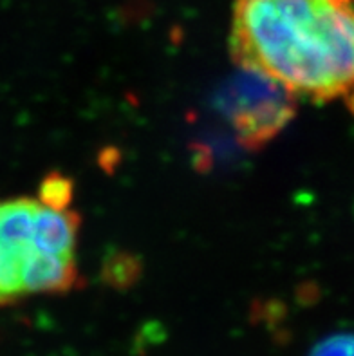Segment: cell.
Wrapping results in <instances>:
<instances>
[{"label":"cell","instance_id":"obj_1","mask_svg":"<svg viewBox=\"0 0 354 356\" xmlns=\"http://www.w3.org/2000/svg\"><path fill=\"white\" fill-rule=\"evenodd\" d=\"M230 54L296 98L354 90V0H235Z\"/></svg>","mask_w":354,"mask_h":356},{"label":"cell","instance_id":"obj_2","mask_svg":"<svg viewBox=\"0 0 354 356\" xmlns=\"http://www.w3.org/2000/svg\"><path fill=\"white\" fill-rule=\"evenodd\" d=\"M78 243L65 177L49 176L35 195L0 197V307L77 288Z\"/></svg>","mask_w":354,"mask_h":356},{"label":"cell","instance_id":"obj_3","mask_svg":"<svg viewBox=\"0 0 354 356\" xmlns=\"http://www.w3.org/2000/svg\"><path fill=\"white\" fill-rule=\"evenodd\" d=\"M296 102V96L275 81L241 69V74L226 87L223 107L237 140L257 149L291 122Z\"/></svg>","mask_w":354,"mask_h":356},{"label":"cell","instance_id":"obj_4","mask_svg":"<svg viewBox=\"0 0 354 356\" xmlns=\"http://www.w3.org/2000/svg\"><path fill=\"white\" fill-rule=\"evenodd\" d=\"M311 356H354V334H332L320 342Z\"/></svg>","mask_w":354,"mask_h":356},{"label":"cell","instance_id":"obj_5","mask_svg":"<svg viewBox=\"0 0 354 356\" xmlns=\"http://www.w3.org/2000/svg\"><path fill=\"white\" fill-rule=\"evenodd\" d=\"M346 102H347V105H349V108L353 111V114H354V90L351 92V95L346 96Z\"/></svg>","mask_w":354,"mask_h":356}]
</instances>
